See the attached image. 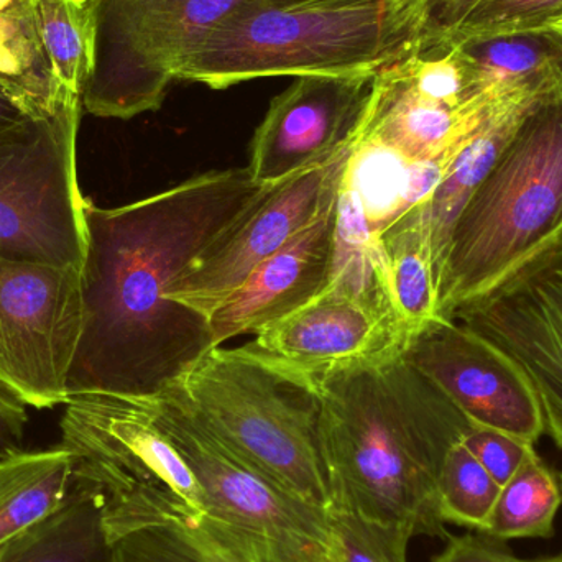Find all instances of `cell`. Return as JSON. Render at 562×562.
Listing matches in <instances>:
<instances>
[{"mask_svg":"<svg viewBox=\"0 0 562 562\" xmlns=\"http://www.w3.org/2000/svg\"><path fill=\"white\" fill-rule=\"evenodd\" d=\"M270 184L214 170L119 207L86 198L85 323L68 395H155L214 349L210 319L168 297L181 270Z\"/></svg>","mask_w":562,"mask_h":562,"instance_id":"6da1fadb","label":"cell"},{"mask_svg":"<svg viewBox=\"0 0 562 562\" xmlns=\"http://www.w3.org/2000/svg\"><path fill=\"white\" fill-rule=\"evenodd\" d=\"M319 405L327 512L446 540L438 481L474 425L403 357L386 353L311 380Z\"/></svg>","mask_w":562,"mask_h":562,"instance_id":"7a4b0ae2","label":"cell"},{"mask_svg":"<svg viewBox=\"0 0 562 562\" xmlns=\"http://www.w3.org/2000/svg\"><path fill=\"white\" fill-rule=\"evenodd\" d=\"M562 244V91L538 102L456 221L438 314L484 296Z\"/></svg>","mask_w":562,"mask_h":562,"instance_id":"3957f363","label":"cell"},{"mask_svg":"<svg viewBox=\"0 0 562 562\" xmlns=\"http://www.w3.org/2000/svg\"><path fill=\"white\" fill-rule=\"evenodd\" d=\"M426 20L395 5L252 0L207 35L178 79L226 89L277 76L379 71L418 45Z\"/></svg>","mask_w":562,"mask_h":562,"instance_id":"277c9868","label":"cell"},{"mask_svg":"<svg viewBox=\"0 0 562 562\" xmlns=\"http://www.w3.org/2000/svg\"><path fill=\"white\" fill-rule=\"evenodd\" d=\"M171 385L244 461L284 491L327 510L319 405L310 380L286 372L246 344L207 350Z\"/></svg>","mask_w":562,"mask_h":562,"instance_id":"5b68a950","label":"cell"},{"mask_svg":"<svg viewBox=\"0 0 562 562\" xmlns=\"http://www.w3.org/2000/svg\"><path fill=\"white\" fill-rule=\"evenodd\" d=\"M142 400L193 472L203 495L200 525L211 537L244 562H336V535L326 508L284 491L244 461L173 385Z\"/></svg>","mask_w":562,"mask_h":562,"instance_id":"8992f818","label":"cell"},{"mask_svg":"<svg viewBox=\"0 0 562 562\" xmlns=\"http://www.w3.org/2000/svg\"><path fill=\"white\" fill-rule=\"evenodd\" d=\"M61 445L76 458V475L104 494L112 543L144 528L203 518L193 472L155 425L138 395L76 393L66 402Z\"/></svg>","mask_w":562,"mask_h":562,"instance_id":"52a82bcc","label":"cell"},{"mask_svg":"<svg viewBox=\"0 0 562 562\" xmlns=\"http://www.w3.org/2000/svg\"><path fill=\"white\" fill-rule=\"evenodd\" d=\"M82 101L0 131V250L35 262L82 269L88 249L78 181Z\"/></svg>","mask_w":562,"mask_h":562,"instance_id":"ba28073f","label":"cell"},{"mask_svg":"<svg viewBox=\"0 0 562 562\" xmlns=\"http://www.w3.org/2000/svg\"><path fill=\"white\" fill-rule=\"evenodd\" d=\"M252 0H91L94 68L82 108L95 117L158 111L168 86L224 19Z\"/></svg>","mask_w":562,"mask_h":562,"instance_id":"9c48e42d","label":"cell"},{"mask_svg":"<svg viewBox=\"0 0 562 562\" xmlns=\"http://www.w3.org/2000/svg\"><path fill=\"white\" fill-rule=\"evenodd\" d=\"M82 323V269L0 250V389L32 408L66 405Z\"/></svg>","mask_w":562,"mask_h":562,"instance_id":"30bf717a","label":"cell"},{"mask_svg":"<svg viewBox=\"0 0 562 562\" xmlns=\"http://www.w3.org/2000/svg\"><path fill=\"white\" fill-rule=\"evenodd\" d=\"M352 135L329 157L270 184L246 213L181 270L168 297L210 319L260 262L316 216L330 188L342 180Z\"/></svg>","mask_w":562,"mask_h":562,"instance_id":"8fae6325","label":"cell"},{"mask_svg":"<svg viewBox=\"0 0 562 562\" xmlns=\"http://www.w3.org/2000/svg\"><path fill=\"white\" fill-rule=\"evenodd\" d=\"M454 321L520 367L540 402L544 435L562 451V244L459 307Z\"/></svg>","mask_w":562,"mask_h":562,"instance_id":"7c38bea8","label":"cell"},{"mask_svg":"<svg viewBox=\"0 0 562 562\" xmlns=\"http://www.w3.org/2000/svg\"><path fill=\"white\" fill-rule=\"evenodd\" d=\"M403 357L436 383L477 428L495 429L537 446L544 418L520 367L491 340L458 321H432Z\"/></svg>","mask_w":562,"mask_h":562,"instance_id":"4fadbf2b","label":"cell"},{"mask_svg":"<svg viewBox=\"0 0 562 562\" xmlns=\"http://www.w3.org/2000/svg\"><path fill=\"white\" fill-rule=\"evenodd\" d=\"M375 72L297 76L254 135L247 167L254 180L279 183L339 150L362 117Z\"/></svg>","mask_w":562,"mask_h":562,"instance_id":"5bb4252c","label":"cell"},{"mask_svg":"<svg viewBox=\"0 0 562 562\" xmlns=\"http://www.w3.org/2000/svg\"><path fill=\"white\" fill-rule=\"evenodd\" d=\"M256 334L250 349L310 382L350 363L403 352L408 344L395 319L330 284Z\"/></svg>","mask_w":562,"mask_h":562,"instance_id":"9a60e30c","label":"cell"},{"mask_svg":"<svg viewBox=\"0 0 562 562\" xmlns=\"http://www.w3.org/2000/svg\"><path fill=\"white\" fill-rule=\"evenodd\" d=\"M340 181L330 188L310 224L260 262L214 311L210 317L214 347L240 334L257 333L323 293L333 270Z\"/></svg>","mask_w":562,"mask_h":562,"instance_id":"2e32d148","label":"cell"},{"mask_svg":"<svg viewBox=\"0 0 562 562\" xmlns=\"http://www.w3.org/2000/svg\"><path fill=\"white\" fill-rule=\"evenodd\" d=\"M398 59L375 72L360 117V131L408 160L458 157L469 138L497 109L479 102L452 108L431 101L412 88Z\"/></svg>","mask_w":562,"mask_h":562,"instance_id":"e0dca14e","label":"cell"},{"mask_svg":"<svg viewBox=\"0 0 562 562\" xmlns=\"http://www.w3.org/2000/svg\"><path fill=\"white\" fill-rule=\"evenodd\" d=\"M471 98L491 109L531 105L562 91V42L553 29L458 43Z\"/></svg>","mask_w":562,"mask_h":562,"instance_id":"ac0fdd59","label":"cell"},{"mask_svg":"<svg viewBox=\"0 0 562 562\" xmlns=\"http://www.w3.org/2000/svg\"><path fill=\"white\" fill-rule=\"evenodd\" d=\"M360 122V121H359ZM454 158L413 161L360 131L357 124L340 187L359 201L373 239L428 203Z\"/></svg>","mask_w":562,"mask_h":562,"instance_id":"d6986e66","label":"cell"},{"mask_svg":"<svg viewBox=\"0 0 562 562\" xmlns=\"http://www.w3.org/2000/svg\"><path fill=\"white\" fill-rule=\"evenodd\" d=\"M69 92L40 38L30 0L0 13V131L55 111Z\"/></svg>","mask_w":562,"mask_h":562,"instance_id":"ffe728a7","label":"cell"},{"mask_svg":"<svg viewBox=\"0 0 562 562\" xmlns=\"http://www.w3.org/2000/svg\"><path fill=\"white\" fill-rule=\"evenodd\" d=\"M101 488L76 475L68 498L48 518L0 548V562H115Z\"/></svg>","mask_w":562,"mask_h":562,"instance_id":"44dd1931","label":"cell"},{"mask_svg":"<svg viewBox=\"0 0 562 562\" xmlns=\"http://www.w3.org/2000/svg\"><path fill=\"white\" fill-rule=\"evenodd\" d=\"M423 206L375 237L386 293L408 342L439 319L435 257Z\"/></svg>","mask_w":562,"mask_h":562,"instance_id":"7402d4cb","label":"cell"},{"mask_svg":"<svg viewBox=\"0 0 562 562\" xmlns=\"http://www.w3.org/2000/svg\"><path fill=\"white\" fill-rule=\"evenodd\" d=\"M76 458L55 448H5L0 452V548L48 518L68 498Z\"/></svg>","mask_w":562,"mask_h":562,"instance_id":"603a6c76","label":"cell"},{"mask_svg":"<svg viewBox=\"0 0 562 562\" xmlns=\"http://www.w3.org/2000/svg\"><path fill=\"white\" fill-rule=\"evenodd\" d=\"M537 104L510 105L492 112L459 151L445 180L423 206V216L431 236L436 280L441 272L456 221L520 127L521 121Z\"/></svg>","mask_w":562,"mask_h":562,"instance_id":"cb8c5ba5","label":"cell"},{"mask_svg":"<svg viewBox=\"0 0 562 562\" xmlns=\"http://www.w3.org/2000/svg\"><path fill=\"white\" fill-rule=\"evenodd\" d=\"M562 505V488L554 472L538 451L520 471L502 485L491 524L484 535L508 543L515 540H550Z\"/></svg>","mask_w":562,"mask_h":562,"instance_id":"d4e9b609","label":"cell"},{"mask_svg":"<svg viewBox=\"0 0 562 562\" xmlns=\"http://www.w3.org/2000/svg\"><path fill=\"white\" fill-rule=\"evenodd\" d=\"M30 7L59 82L82 98L94 68L91 0H30Z\"/></svg>","mask_w":562,"mask_h":562,"instance_id":"484cf974","label":"cell"},{"mask_svg":"<svg viewBox=\"0 0 562 562\" xmlns=\"http://www.w3.org/2000/svg\"><path fill=\"white\" fill-rule=\"evenodd\" d=\"M501 488L461 439L449 449L439 474L438 502L442 521L485 533Z\"/></svg>","mask_w":562,"mask_h":562,"instance_id":"4316f807","label":"cell"},{"mask_svg":"<svg viewBox=\"0 0 562 562\" xmlns=\"http://www.w3.org/2000/svg\"><path fill=\"white\" fill-rule=\"evenodd\" d=\"M114 551L115 562H244L200 520L134 531L115 541Z\"/></svg>","mask_w":562,"mask_h":562,"instance_id":"83f0119b","label":"cell"},{"mask_svg":"<svg viewBox=\"0 0 562 562\" xmlns=\"http://www.w3.org/2000/svg\"><path fill=\"white\" fill-rule=\"evenodd\" d=\"M562 19V0H481L438 45L543 30Z\"/></svg>","mask_w":562,"mask_h":562,"instance_id":"f1b7e54d","label":"cell"},{"mask_svg":"<svg viewBox=\"0 0 562 562\" xmlns=\"http://www.w3.org/2000/svg\"><path fill=\"white\" fill-rule=\"evenodd\" d=\"M337 541L336 562H408L412 533L392 524L352 514H329Z\"/></svg>","mask_w":562,"mask_h":562,"instance_id":"f546056e","label":"cell"},{"mask_svg":"<svg viewBox=\"0 0 562 562\" xmlns=\"http://www.w3.org/2000/svg\"><path fill=\"white\" fill-rule=\"evenodd\" d=\"M462 442L501 487L507 484L520 471L527 459L537 451V446L528 445L514 436L477 426L462 438Z\"/></svg>","mask_w":562,"mask_h":562,"instance_id":"4dcf8cb0","label":"cell"},{"mask_svg":"<svg viewBox=\"0 0 562 562\" xmlns=\"http://www.w3.org/2000/svg\"><path fill=\"white\" fill-rule=\"evenodd\" d=\"M431 562H530L515 557L505 543L488 535L468 531L464 535H449L441 553Z\"/></svg>","mask_w":562,"mask_h":562,"instance_id":"1f68e13d","label":"cell"},{"mask_svg":"<svg viewBox=\"0 0 562 562\" xmlns=\"http://www.w3.org/2000/svg\"><path fill=\"white\" fill-rule=\"evenodd\" d=\"M479 2L481 0H436L423 30L422 45H438Z\"/></svg>","mask_w":562,"mask_h":562,"instance_id":"d6a6232c","label":"cell"},{"mask_svg":"<svg viewBox=\"0 0 562 562\" xmlns=\"http://www.w3.org/2000/svg\"><path fill=\"white\" fill-rule=\"evenodd\" d=\"M26 405L19 398L0 389V438L12 436V438H22L23 428H25Z\"/></svg>","mask_w":562,"mask_h":562,"instance_id":"836d02e7","label":"cell"},{"mask_svg":"<svg viewBox=\"0 0 562 562\" xmlns=\"http://www.w3.org/2000/svg\"><path fill=\"white\" fill-rule=\"evenodd\" d=\"M283 2L313 3V5H395L418 10L429 15L436 0H283Z\"/></svg>","mask_w":562,"mask_h":562,"instance_id":"e575fe53","label":"cell"},{"mask_svg":"<svg viewBox=\"0 0 562 562\" xmlns=\"http://www.w3.org/2000/svg\"><path fill=\"white\" fill-rule=\"evenodd\" d=\"M530 562H562V551L557 557L541 558V560H531Z\"/></svg>","mask_w":562,"mask_h":562,"instance_id":"d590c367","label":"cell"},{"mask_svg":"<svg viewBox=\"0 0 562 562\" xmlns=\"http://www.w3.org/2000/svg\"><path fill=\"white\" fill-rule=\"evenodd\" d=\"M548 29H550V26H548ZM551 29H553L554 32L558 33V36H560L562 42V19L558 20L557 23H553V25H551Z\"/></svg>","mask_w":562,"mask_h":562,"instance_id":"8d00e7d4","label":"cell"},{"mask_svg":"<svg viewBox=\"0 0 562 562\" xmlns=\"http://www.w3.org/2000/svg\"><path fill=\"white\" fill-rule=\"evenodd\" d=\"M13 0H0V13L3 12V10L9 9L10 5H12Z\"/></svg>","mask_w":562,"mask_h":562,"instance_id":"74e56055","label":"cell"},{"mask_svg":"<svg viewBox=\"0 0 562 562\" xmlns=\"http://www.w3.org/2000/svg\"><path fill=\"white\" fill-rule=\"evenodd\" d=\"M558 477H560L561 488H562V469H561L560 472H558Z\"/></svg>","mask_w":562,"mask_h":562,"instance_id":"f35d334b","label":"cell"}]
</instances>
